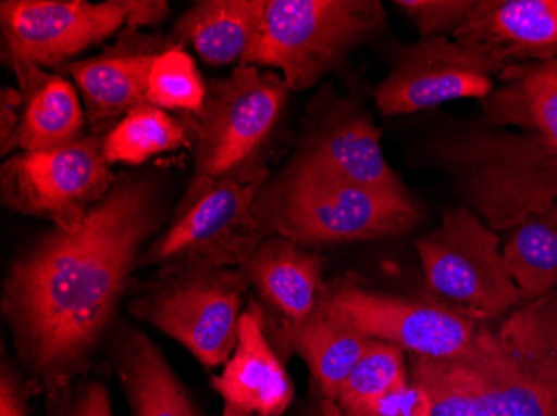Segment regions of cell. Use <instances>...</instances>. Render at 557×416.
Returning a JSON list of instances; mask_svg holds the SVG:
<instances>
[{
	"label": "cell",
	"mask_w": 557,
	"mask_h": 416,
	"mask_svg": "<svg viewBox=\"0 0 557 416\" xmlns=\"http://www.w3.org/2000/svg\"><path fill=\"white\" fill-rule=\"evenodd\" d=\"M158 178L125 172L72 231L52 228L9 268L2 314L34 383L58 396L114 333L144 245L162 225Z\"/></svg>",
	"instance_id": "obj_1"
},
{
	"label": "cell",
	"mask_w": 557,
	"mask_h": 416,
	"mask_svg": "<svg viewBox=\"0 0 557 416\" xmlns=\"http://www.w3.org/2000/svg\"><path fill=\"white\" fill-rule=\"evenodd\" d=\"M499 79L481 100L483 122L521 133L459 137L443 157L468 209L506 231L536 212L557 172V58L509 65Z\"/></svg>",
	"instance_id": "obj_2"
},
{
	"label": "cell",
	"mask_w": 557,
	"mask_h": 416,
	"mask_svg": "<svg viewBox=\"0 0 557 416\" xmlns=\"http://www.w3.org/2000/svg\"><path fill=\"white\" fill-rule=\"evenodd\" d=\"M256 214L265 237H286L309 250L400 236L419 220L412 199L364 189L299 159L262 187Z\"/></svg>",
	"instance_id": "obj_3"
},
{
	"label": "cell",
	"mask_w": 557,
	"mask_h": 416,
	"mask_svg": "<svg viewBox=\"0 0 557 416\" xmlns=\"http://www.w3.org/2000/svg\"><path fill=\"white\" fill-rule=\"evenodd\" d=\"M265 177L264 165L219 178L193 177L168 227L140 255L137 270L243 267L268 239L256 214Z\"/></svg>",
	"instance_id": "obj_4"
},
{
	"label": "cell",
	"mask_w": 557,
	"mask_h": 416,
	"mask_svg": "<svg viewBox=\"0 0 557 416\" xmlns=\"http://www.w3.org/2000/svg\"><path fill=\"white\" fill-rule=\"evenodd\" d=\"M386 27L377 0H265L255 47L243 65L277 68L287 89H311L354 49Z\"/></svg>",
	"instance_id": "obj_5"
},
{
	"label": "cell",
	"mask_w": 557,
	"mask_h": 416,
	"mask_svg": "<svg viewBox=\"0 0 557 416\" xmlns=\"http://www.w3.org/2000/svg\"><path fill=\"white\" fill-rule=\"evenodd\" d=\"M468 356L494 416H557V289L479 322Z\"/></svg>",
	"instance_id": "obj_6"
},
{
	"label": "cell",
	"mask_w": 557,
	"mask_h": 416,
	"mask_svg": "<svg viewBox=\"0 0 557 416\" xmlns=\"http://www.w3.org/2000/svg\"><path fill=\"white\" fill-rule=\"evenodd\" d=\"M158 280L129 303V314L181 343L200 365H224L237 345L250 285L240 268L206 265L159 270Z\"/></svg>",
	"instance_id": "obj_7"
},
{
	"label": "cell",
	"mask_w": 557,
	"mask_h": 416,
	"mask_svg": "<svg viewBox=\"0 0 557 416\" xmlns=\"http://www.w3.org/2000/svg\"><path fill=\"white\" fill-rule=\"evenodd\" d=\"M416 250L429 287L462 314L496 320L521 305L497 231L468 206L447 209L440 227L416 240Z\"/></svg>",
	"instance_id": "obj_8"
},
{
	"label": "cell",
	"mask_w": 557,
	"mask_h": 416,
	"mask_svg": "<svg viewBox=\"0 0 557 416\" xmlns=\"http://www.w3.org/2000/svg\"><path fill=\"white\" fill-rule=\"evenodd\" d=\"M281 75L237 65L208 86L205 105L193 114L194 177L219 178L258 167L259 153L286 105Z\"/></svg>",
	"instance_id": "obj_9"
},
{
	"label": "cell",
	"mask_w": 557,
	"mask_h": 416,
	"mask_svg": "<svg viewBox=\"0 0 557 416\" xmlns=\"http://www.w3.org/2000/svg\"><path fill=\"white\" fill-rule=\"evenodd\" d=\"M115 180L102 137L81 136L55 149L12 153L0 168V196L11 211L72 231Z\"/></svg>",
	"instance_id": "obj_10"
},
{
	"label": "cell",
	"mask_w": 557,
	"mask_h": 416,
	"mask_svg": "<svg viewBox=\"0 0 557 416\" xmlns=\"http://www.w3.org/2000/svg\"><path fill=\"white\" fill-rule=\"evenodd\" d=\"M327 295L362 335L424 358H465L479 322L436 300L372 292L347 278L327 285Z\"/></svg>",
	"instance_id": "obj_11"
},
{
	"label": "cell",
	"mask_w": 557,
	"mask_h": 416,
	"mask_svg": "<svg viewBox=\"0 0 557 416\" xmlns=\"http://www.w3.org/2000/svg\"><path fill=\"white\" fill-rule=\"evenodd\" d=\"M124 0H4L0 25L12 71L61 68L125 25Z\"/></svg>",
	"instance_id": "obj_12"
},
{
	"label": "cell",
	"mask_w": 557,
	"mask_h": 416,
	"mask_svg": "<svg viewBox=\"0 0 557 416\" xmlns=\"http://www.w3.org/2000/svg\"><path fill=\"white\" fill-rule=\"evenodd\" d=\"M496 65L471 47L447 36L419 39L399 49L396 64L374 90L375 105L386 117L416 114L458 99L493 92Z\"/></svg>",
	"instance_id": "obj_13"
},
{
	"label": "cell",
	"mask_w": 557,
	"mask_h": 416,
	"mask_svg": "<svg viewBox=\"0 0 557 416\" xmlns=\"http://www.w3.org/2000/svg\"><path fill=\"white\" fill-rule=\"evenodd\" d=\"M172 46L175 43L169 37L124 27L114 46L55 72H65L77 84L94 130L109 133L125 114L146 102L152 65Z\"/></svg>",
	"instance_id": "obj_14"
},
{
	"label": "cell",
	"mask_w": 557,
	"mask_h": 416,
	"mask_svg": "<svg viewBox=\"0 0 557 416\" xmlns=\"http://www.w3.org/2000/svg\"><path fill=\"white\" fill-rule=\"evenodd\" d=\"M211 385L221 396L222 416H283L293 405V378L269 342L258 303L244 310L236 349Z\"/></svg>",
	"instance_id": "obj_15"
},
{
	"label": "cell",
	"mask_w": 557,
	"mask_h": 416,
	"mask_svg": "<svg viewBox=\"0 0 557 416\" xmlns=\"http://www.w3.org/2000/svg\"><path fill=\"white\" fill-rule=\"evenodd\" d=\"M453 39L486 55L497 71L557 58V0H474Z\"/></svg>",
	"instance_id": "obj_16"
},
{
	"label": "cell",
	"mask_w": 557,
	"mask_h": 416,
	"mask_svg": "<svg viewBox=\"0 0 557 416\" xmlns=\"http://www.w3.org/2000/svg\"><path fill=\"white\" fill-rule=\"evenodd\" d=\"M297 159L364 189L411 199L384 157L381 128L361 109L344 108L325 118Z\"/></svg>",
	"instance_id": "obj_17"
},
{
	"label": "cell",
	"mask_w": 557,
	"mask_h": 416,
	"mask_svg": "<svg viewBox=\"0 0 557 416\" xmlns=\"http://www.w3.org/2000/svg\"><path fill=\"white\" fill-rule=\"evenodd\" d=\"M240 272L281 317L283 333L314 314L327 287L322 278L321 256L281 236L268 237Z\"/></svg>",
	"instance_id": "obj_18"
},
{
	"label": "cell",
	"mask_w": 557,
	"mask_h": 416,
	"mask_svg": "<svg viewBox=\"0 0 557 416\" xmlns=\"http://www.w3.org/2000/svg\"><path fill=\"white\" fill-rule=\"evenodd\" d=\"M111 352L133 416H200L174 368L143 330L127 324L115 328Z\"/></svg>",
	"instance_id": "obj_19"
},
{
	"label": "cell",
	"mask_w": 557,
	"mask_h": 416,
	"mask_svg": "<svg viewBox=\"0 0 557 416\" xmlns=\"http://www.w3.org/2000/svg\"><path fill=\"white\" fill-rule=\"evenodd\" d=\"M265 0H200L181 15L169 39L193 46L206 64L246 62L264 18Z\"/></svg>",
	"instance_id": "obj_20"
},
{
	"label": "cell",
	"mask_w": 557,
	"mask_h": 416,
	"mask_svg": "<svg viewBox=\"0 0 557 416\" xmlns=\"http://www.w3.org/2000/svg\"><path fill=\"white\" fill-rule=\"evenodd\" d=\"M15 77L22 105L12 153L42 152L83 136L86 111L65 77L40 67L15 72Z\"/></svg>",
	"instance_id": "obj_21"
},
{
	"label": "cell",
	"mask_w": 557,
	"mask_h": 416,
	"mask_svg": "<svg viewBox=\"0 0 557 416\" xmlns=\"http://www.w3.org/2000/svg\"><path fill=\"white\" fill-rule=\"evenodd\" d=\"M283 337L308 365L321 399L331 402L371 340L334 306L327 287L314 314L299 327L284 331Z\"/></svg>",
	"instance_id": "obj_22"
},
{
	"label": "cell",
	"mask_w": 557,
	"mask_h": 416,
	"mask_svg": "<svg viewBox=\"0 0 557 416\" xmlns=\"http://www.w3.org/2000/svg\"><path fill=\"white\" fill-rule=\"evenodd\" d=\"M522 302H533L557 289V202L543 214L529 215L512 228L504 245Z\"/></svg>",
	"instance_id": "obj_23"
},
{
	"label": "cell",
	"mask_w": 557,
	"mask_h": 416,
	"mask_svg": "<svg viewBox=\"0 0 557 416\" xmlns=\"http://www.w3.org/2000/svg\"><path fill=\"white\" fill-rule=\"evenodd\" d=\"M409 385L411 370L403 350L369 340L334 403L343 416H379L384 403Z\"/></svg>",
	"instance_id": "obj_24"
},
{
	"label": "cell",
	"mask_w": 557,
	"mask_h": 416,
	"mask_svg": "<svg viewBox=\"0 0 557 416\" xmlns=\"http://www.w3.org/2000/svg\"><path fill=\"white\" fill-rule=\"evenodd\" d=\"M411 380L428 393L429 416H494L486 385L469 356H411Z\"/></svg>",
	"instance_id": "obj_25"
},
{
	"label": "cell",
	"mask_w": 557,
	"mask_h": 416,
	"mask_svg": "<svg viewBox=\"0 0 557 416\" xmlns=\"http://www.w3.org/2000/svg\"><path fill=\"white\" fill-rule=\"evenodd\" d=\"M184 143H187V133L183 122L168 111L144 102L106 133L102 153L109 165H143Z\"/></svg>",
	"instance_id": "obj_26"
},
{
	"label": "cell",
	"mask_w": 557,
	"mask_h": 416,
	"mask_svg": "<svg viewBox=\"0 0 557 416\" xmlns=\"http://www.w3.org/2000/svg\"><path fill=\"white\" fill-rule=\"evenodd\" d=\"M208 96L196 61L184 47L172 46L159 55L150 71L146 102L162 111L197 114Z\"/></svg>",
	"instance_id": "obj_27"
},
{
	"label": "cell",
	"mask_w": 557,
	"mask_h": 416,
	"mask_svg": "<svg viewBox=\"0 0 557 416\" xmlns=\"http://www.w3.org/2000/svg\"><path fill=\"white\" fill-rule=\"evenodd\" d=\"M403 9L418 25L421 39H434L458 29L471 12L474 0H399Z\"/></svg>",
	"instance_id": "obj_28"
},
{
	"label": "cell",
	"mask_w": 557,
	"mask_h": 416,
	"mask_svg": "<svg viewBox=\"0 0 557 416\" xmlns=\"http://www.w3.org/2000/svg\"><path fill=\"white\" fill-rule=\"evenodd\" d=\"M54 399L61 400L55 416H114L108 387L100 381L71 385Z\"/></svg>",
	"instance_id": "obj_29"
},
{
	"label": "cell",
	"mask_w": 557,
	"mask_h": 416,
	"mask_svg": "<svg viewBox=\"0 0 557 416\" xmlns=\"http://www.w3.org/2000/svg\"><path fill=\"white\" fill-rule=\"evenodd\" d=\"M125 11V29L140 30L143 27H154L168 21L171 15L165 0H124Z\"/></svg>",
	"instance_id": "obj_30"
},
{
	"label": "cell",
	"mask_w": 557,
	"mask_h": 416,
	"mask_svg": "<svg viewBox=\"0 0 557 416\" xmlns=\"http://www.w3.org/2000/svg\"><path fill=\"white\" fill-rule=\"evenodd\" d=\"M22 93L14 87H2L0 92V147L2 155L12 153V140L21 121Z\"/></svg>",
	"instance_id": "obj_31"
},
{
	"label": "cell",
	"mask_w": 557,
	"mask_h": 416,
	"mask_svg": "<svg viewBox=\"0 0 557 416\" xmlns=\"http://www.w3.org/2000/svg\"><path fill=\"white\" fill-rule=\"evenodd\" d=\"M0 416H29L24 383L9 365L0 374Z\"/></svg>",
	"instance_id": "obj_32"
},
{
	"label": "cell",
	"mask_w": 557,
	"mask_h": 416,
	"mask_svg": "<svg viewBox=\"0 0 557 416\" xmlns=\"http://www.w3.org/2000/svg\"><path fill=\"white\" fill-rule=\"evenodd\" d=\"M319 416H343V413L339 412L336 403L331 402V400H322Z\"/></svg>",
	"instance_id": "obj_33"
}]
</instances>
